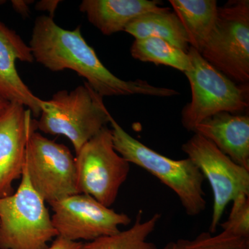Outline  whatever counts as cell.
Returning <instances> with one entry per match:
<instances>
[{"label":"cell","mask_w":249,"mask_h":249,"mask_svg":"<svg viewBox=\"0 0 249 249\" xmlns=\"http://www.w3.org/2000/svg\"><path fill=\"white\" fill-rule=\"evenodd\" d=\"M29 46L34 61L52 71L76 72L103 98L135 94L164 98L178 94L177 90L154 86L146 80L118 78L88 45L80 26L74 30H67L59 27L53 18L39 16L34 22Z\"/></svg>","instance_id":"1"},{"label":"cell","mask_w":249,"mask_h":249,"mask_svg":"<svg viewBox=\"0 0 249 249\" xmlns=\"http://www.w3.org/2000/svg\"><path fill=\"white\" fill-rule=\"evenodd\" d=\"M114 149L129 163L152 174L178 196L188 215L195 217L206 208L203 190L204 175L193 160H175L159 152L129 135L115 119H109Z\"/></svg>","instance_id":"2"},{"label":"cell","mask_w":249,"mask_h":249,"mask_svg":"<svg viewBox=\"0 0 249 249\" xmlns=\"http://www.w3.org/2000/svg\"><path fill=\"white\" fill-rule=\"evenodd\" d=\"M111 115L103 98L86 82L71 91L61 90L44 101L36 128L70 139L76 154L109 124Z\"/></svg>","instance_id":"3"},{"label":"cell","mask_w":249,"mask_h":249,"mask_svg":"<svg viewBox=\"0 0 249 249\" xmlns=\"http://www.w3.org/2000/svg\"><path fill=\"white\" fill-rule=\"evenodd\" d=\"M191 68L185 72L191 89V101L181 111V124L188 132L217 113L242 114L249 106V84L234 83L214 68L196 49L188 52Z\"/></svg>","instance_id":"4"},{"label":"cell","mask_w":249,"mask_h":249,"mask_svg":"<svg viewBox=\"0 0 249 249\" xmlns=\"http://www.w3.org/2000/svg\"><path fill=\"white\" fill-rule=\"evenodd\" d=\"M21 178L16 193L0 198V249H47L58 232L24 164Z\"/></svg>","instance_id":"5"},{"label":"cell","mask_w":249,"mask_h":249,"mask_svg":"<svg viewBox=\"0 0 249 249\" xmlns=\"http://www.w3.org/2000/svg\"><path fill=\"white\" fill-rule=\"evenodd\" d=\"M199 53L234 83L249 84V0H231L218 7L215 27Z\"/></svg>","instance_id":"6"},{"label":"cell","mask_w":249,"mask_h":249,"mask_svg":"<svg viewBox=\"0 0 249 249\" xmlns=\"http://www.w3.org/2000/svg\"><path fill=\"white\" fill-rule=\"evenodd\" d=\"M36 130V120L33 119L24 160L31 186L49 204L80 194L76 160L70 149Z\"/></svg>","instance_id":"7"},{"label":"cell","mask_w":249,"mask_h":249,"mask_svg":"<svg viewBox=\"0 0 249 249\" xmlns=\"http://www.w3.org/2000/svg\"><path fill=\"white\" fill-rule=\"evenodd\" d=\"M76 155L80 193L110 207L130 170V163L114 149L111 129H101Z\"/></svg>","instance_id":"8"},{"label":"cell","mask_w":249,"mask_h":249,"mask_svg":"<svg viewBox=\"0 0 249 249\" xmlns=\"http://www.w3.org/2000/svg\"><path fill=\"white\" fill-rule=\"evenodd\" d=\"M181 149L211 185L213 207L209 232L214 233L228 204L241 196H249V170L199 134L195 133Z\"/></svg>","instance_id":"9"},{"label":"cell","mask_w":249,"mask_h":249,"mask_svg":"<svg viewBox=\"0 0 249 249\" xmlns=\"http://www.w3.org/2000/svg\"><path fill=\"white\" fill-rule=\"evenodd\" d=\"M52 221L58 235L73 241H93L116 235L120 226H127L131 218L106 207L89 195H73L49 203Z\"/></svg>","instance_id":"10"},{"label":"cell","mask_w":249,"mask_h":249,"mask_svg":"<svg viewBox=\"0 0 249 249\" xmlns=\"http://www.w3.org/2000/svg\"><path fill=\"white\" fill-rule=\"evenodd\" d=\"M31 114L22 105L10 103L0 115V198L14 194L13 183L22 178Z\"/></svg>","instance_id":"11"},{"label":"cell","mask_w":249,"mask_h":249,"mask_svg":"<svg viewBox=\"0 0 249 249\" xmlns=\"http://www.w3.org/2000/svg\"><path fill=\"white\" fill-rule=\"evenodd\" d=\"M17 60L34 62L30 47L16 31L0 20V95L9 103L22 105L39 117L44 101L36 96L19 76Z\"/></svg>","instance_id":"12"},{"label":"cell","mask_w":249,"mask_h":249,"mask_svg":"<svg viewBox=\"0 0 249 249\" xmlns=\"http://www.w3.org/2000/svg\"><path fill=\"white\" fill-rule=\"evenodd\" d=\"M193 132L213 142L237 164L249 170L248 114L217 113L199 123Z\"/></svg>","instance_id":"13"},{"label":"cell","mask_w":249,"mask_h":249,"mask_svg":"<svg viewBox=\"0 0 249 249\" xmlns=\"http://www.w3.org/2000/svg\"><path fill=\"white\" fill-rule=\"evenodd\" d=\"M160 4L158 0H83L79 10L93 27L109 36L124 31L129 23L141 16L168 9Z\"/></svg>","instance_id":"14"},{"label":"cell","mask_w":249,"mask_h":249,"mask_svg":"<svg viewBox=\"0 0 249 249\" xmlns=\"http://www.w3.org/2000/svg\"><path fill=\"white\" fill-rule=\"evenodd\" d=\"M169 2L186 31L190 47L201 52L215 27L217 1L170 0Z\"/></svg>","instance_id":"15"},{"label":"cell","mask_w":249,"mask_h":249,"mask_svg":"<svg viewBox=\"0 0 249 249\" xmlns=\"http://www.w3.org/2000/svg\"><path fill=\"white\" fill-rule=\"evenodd\" d=\"M124 32L135 39L159 37L186 53L190 48L189 40L182 24L170 8L137 18L129 23Z\"/></svg>","instance_id":"16"},{"label":"cell","mask_w":249,"mask_h":249,"mask_svg":"<svg viewBox=\"0 0 249 249\" xmlns=\"http://www.w3.org/2000/svg\"><path fill=\"white\" fill-rule=\"evenodd\" d=\"M160 217V214L156 213L142 221V211H139L135 222L129 229L84 243L83 249H159L147 239L155 231Z\"/></svg>","instance_id":"17"},{"label":"cell","mask_w":249,"mask_h":249,"mask_svg":"<svg viewBox=\"0 0 249 249\" xmlns=\"http://www.w3.org/2000/svg\"><path fill=\"white\" fill-rule=\"evenodd\" d=\"M130 53L136 60L173 67L183 73L191 68L188 53L159 37L135 39Z\"/></svg>","instance_id":"18"},{"label":"cell","mask_w":249,"mask_h":249,"mask_svg":"<svg viewBox=\"0 0 249 249\" xmlns=\"http://www.w3.org/2000/svg\"><path fill=\"white\" fill-rule=\"evenodd\" d=\"M175 245L176 249H249V237L224 231L217 235L203 232L193 240L180 239Z\"/></svg>","instance_id":"19"},{"label":"cell","mask_w":249,"mask_h":249,"mask_svg":"<svg viewBox=\"0 0 249 249\" xmlns=\"http://www.w3.org/2000/svg\"><path fill=\"white\" fill-rule=\"evenodd\" d=\"M219 226L222 227V231L249 237V196H241L232 201L229 218Z\"/></svg>","instance_id":"20"},{"label":"cell","mask_w":249,"mask_h":249,"mask_svg":"<svg viewBox=\"0 0 249 249\" xmlns=\"http://www.w3.org/2000/svg\"><path fill=\"white\" fill-rule=\"evenodd\" d=\"M83 242L69 240L62 236H57L53 244L47 249H83Z\"/></svg>","instance_id":"21"},{"label":"cell","mask_w":249,"mask_h":249,"mask_svg":"<svg viewBox=\"0 0 249 249\" xmlns=\"http://www.w3.org/2000/svg\"><path fill=\"white\" fill-rule=\"evenodd\" d=\"M61 1L58 0H42L36 5V10L47 11L49 14V17L53 18L55 11Z\"/></svg>","instance_id":"22"},{"label":"cell","mask_w":249,"mask_h":249,"mask_svg":"<svg viewBox=\"0 0 249 249\" xmlns=\"http://www.w3.org/2000/svg\"><path fill=\"white\" fill-rule=\"evenodd\" d=\"M34 2L33 1H26V0H13L11 1L13 8L18 14L21 15L23 18H27L30 14L29 5Z\"/></svg>","instance_id":"23"},{"label":"cell","mask_w":249,"mask_h":249,"mask_svg":"<svg viewBox=\"0 0 249 249\" xmlns=\"http://www.w3.org/2000/svg\"><path fill=\"white\" fill-rule=\"evenodd\" d=\"M10 103L7 100L5 99L3 96L0 95V115L6 110V108L9 106Z\"/></svg>","instance_id":"24"},{"label":"cell","mask_w":249,"mask_h":249,"mask_svg":"<svg viewBox=\"0 0 249 249\" xmlns=\"http://www.w3.org/2000/svg\"><path fill=\"white\" fill-rule=\"evenodd\" d=\"M162 249H176V245L175 242H168Z\"/></svg>","instance_id":"25"}]
</instances>
